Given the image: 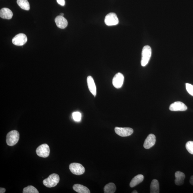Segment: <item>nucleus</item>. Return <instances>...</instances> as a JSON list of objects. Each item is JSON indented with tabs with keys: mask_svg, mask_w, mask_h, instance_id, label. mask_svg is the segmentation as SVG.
<instances>
[{
	"mask_svg": "<svg viewBox=\"0 0 193 193\" xmlns=\"http://www.w3.org/2000/svg\"><path fill=\"white\" fill-rule=\"evenodd\" d=\"M60 180L59 176L56 173H53L44 179L43 181V184L48 188H53L56 186Z\"/></svg>",
	"mask_w": 193,
	"mask_h": 193,
	"instance_id": "f257e3e1",
	"label": "nucleus"
},
{
	"mask_svg": "<svg viewBox=\"0 0 193 193\" xmlns=\"http://www.w3.org/2000/svg\"><path fill=\"white\" fill-rule=\"evenodd\" d=\"M20 139V133L16 130L11 131L7 134L6 142L9 146H13L18 142Z\"/></svg>",
	"mask_w": 193,
	"mask_h": 193,
	"instance_id": "f03ea898",
	"label": "nucleus"
},
{
	"mask_svg": "<svg viewBox=\"0 0 193 193\" xmlns=\"http://www.w3.org/2000/svg\"><path fill=\"white\" fill-rule=\"evenodd\" d=\"M152 54L151 48L149 45L145 46L143 48L142 52V58L141 60V66H146L150 61Z\"/></svg>",
	"mask_w": 193,
	"mask_h": 193,
	"instance_id": "7ed1b4c3",
	"label": "nucleus"
},
{
	"mask_svg": "<svg viewBox=\"0 0 193 193\" xmlns=\"http://www.w3.org/2000/svg\"><path fill=\"white\" fill-rule=\"evenodd\" d=\"M69 169L73 174L77 175L83 174L85 171V167L81 164L77 163H72L70 164Z\"/></svg>",
	"mask_w": 193,
	"mask_h": 193,
	"instance_id": "20e7f679",
	"label": "nucleus"
},
{
	"mask_svg": "<svg viewBox=\"0 0 193 193\" xmlns=\"http://www.w3.org/2000/svg\"><path fill=\"white\" fill-rule=\"evenodd\" d=\"M49 147L47 144H43L40 145L36 150L37 155L43 158L47 157L50 154Z\"/></svg>",
	"mask_w": 193,
	"mask_h": 193,
	"instance_id": "39448f33",
	"label": "nucleus"
},
{
	"mask_svg": "<svg viewBox=\"0 0 193 193\" xmlns=\"http://www.w3.org/2000/svg\"><path fill=\"white\" fill-rule=\"evenodd\" d=\"M104 22L107 26H115L118 23L119 20L115 13H110L105 17Z\"/></svg>",
	"mask_w": 193,
	"mask_h": 193,
	"instance_id": "423d86ee",
	"label": "nucleus"
},
{
	"mask_svg": "<svg viewBox=\"0 0 193 193\" xmlns=\"http://www.w3.org/2000/svg\"><path fill=\"white\" fill-rule=\"evenodd\" d=\"M27 41V38L25 34L20 33L13 38L12 42L13 44L18 46H22L25 44Z\"/></svg>",
	"mask_w": 193,
	"mask_h": 193,
	"instance_id": "0eeeda50",
	"label": "nucleus"
},
{
	"mask_svg": "<svg viewBox=\"0 0 193 193\" xmlns=\"http://www.w3.org/2000/svg\"><path fill=\"white\" fill-rule=\"evenodd\" d=\"M116 134L120 136L127 137L131 135L133 132V130L129 127H116L114 129Z\"/></svg>",
	"mask_w": 193,
	"mask_h": 193,
	"instance_id": "6e6552de",
	"label": "nucleus"
},
{
	"mask_svg": "<svg viewBox=\"0 0 193 193\" xmlns=\"http://www.w3.org/2000/svg\"><path fill=\"white\" fill-rule=\"evenodd\" d=\"M124 76L121 73H118L114 76L112 80L113 85L116 89H120L123 85Z\"/></svg>",
	"mask_w": 193,
	"mask_h": 193,
	"instance_id": "1a4fd4ad",
	"label": "nucleus"
},
{
	"mask_svg": "<svg viewBox=\"0 0 193 193\" xmlns=\"http://www.w3.org/2000/svg\"><path fill=\"white\" fill-rule=\"evenodd\" d=\"M188 109L186 105L181 102H176L170 105L169 107V109L171 111H186Z\"/></svg>",
	"mask_w": 193,
	"mask_h": 193,
	"instance_id": "9d476101",
	"label": "nucleus"
},
{
	"mask_svg": "<svg viewBox=\"0 0 193 193\" xmlns=\"http://www.w3.org/2000/svg\"><path fill=\"white\" fill-rule=\"evenodd\" d=\"M156 142L155 135L153 134H150L145 139L144 144V148L146 149H150L154 146Z\"/></svg>",
	"mask_w": 193,
	"mask_h": 193,
	"instance_id": "9b49d317",
	"label": "nucleus"
},
{
	"mask_svg": "<svg viewBox=\"0 0 193 193\" xmlns=\"http://www.w3.org/2000/svg\"><path fill=\"white\" fill-rule=\"evenodd\" d=\"M88 86L90 92L95 97L96 96V87L93 78L91 76H89L87 78Z\"/></svg>",
	"mask_w": 193,
	"mask_h": 193,
	"instance_id": "f8f14e48",
	"label": "nucleus"
},
{
	"mask_svg": "<svg viewBox=\"0 0 193 193\" xmlns=\"http://www.w3.org/2000/svg\"><path fill=\"white\" fill-rule=\"evenodd\" d=\"M55 22L57 26L61 29L66 28L68 26L67 20L64 16H57L55 19Z\"/></svg>",
	"mask_w": 193,
	"mask_h": 193,
	"instance_id": "ddd939ff",
	"label": "nucleus"
},
{
	"mask_svg": "<svg viewBox=\"0 0 193 193\" xmlns=\"http://www.w3.org/2000/svg\"><path fill=\"white\" fill-rule=\"evenodd\" d=\"M175 176L176 179L175 182L176 185L177 186H180L183 184L185 178V176L184 173L181 171H177L175 173Z\"/></svg>",
	"mask_w": 193,
	"mask_h": 193,
	"instance_id": "4468645a",
	"label": "nucleus"
},
{
	"mask_svg": "<svg viewBox=\"0 0 193 193\" xmlns=\"http://www.w3.org/2000/svg\"><path fill=\"white\" fill-rule=\"evenodd\" d=\"M13 16V13L10 9L4 8L0 11V17L1 18L10 20Z\"/></svg>",
	"mask_w": 193,
	"mask_h": 193,
	"instance_id": "2eb2a0df",
	"label": "nucleus"
},
{
	"mask_svg": "<svg viewBox=\"0 0 193 193\" xmlns=\"http://www.w3.org/2000/svg\"><path fill=\"white\" fill-rule=\"evenodd\" d=\"M144 179V176L142 175H138L135 176L132 179L130 183V186L133 188L142 182Z\"/></svg>",
	"mask_w": 193,
	"mask_h": 193,
	"instance_id": "dca6fc26",
	"label": "nucleus"
},
{
	"mask_svg": "<svg viewBox=\"0 0 193 193\" xmlns=\"http://www.w3.org/2000/svg\"><path fill=\"white\" fill-rule=\"evenodd\" d=\"M73 190L79 193H90V191L86 187L79 184L74 185L73 187Z\"/></svg>",
	"mask_w": 193,
	"mask_h": 193,
	"instance_id": "f3484780",
	"label": "nucleus"
},
{
	"mask_svg": "<svg viewBox=\"0 0 193 193\" xmlns=\"http://www.w3.org/2000/svg\"><path fill=\"white\" fill-rule=\"evenodd\" d=\"M150 192L151 193H159L160 192L159 182L157 179H153L151 183Z\"/></svg>",
	"mask_w": 193,
	"mask_h": 193,
	"instance_id": "a211bd4d",
	"label": "nucleus"
},
{
	"mask_svg": "<svg viewBox=\"0 0 193 193\" xmlns=\"http://www.w3.org/2000/svg\"><path fill=\"white\" fill-rule=\"evenodd\" d=\"M116 185L113 183H110L105 185L104 188V193H114L116 191Z\"/></svg>",
	"mask_w": 193,
	"mask_h": 193,
	"instance_id": "6ab92c4d",
	"label": "nucleus"
},
{
	"mask_svg": "<svg viewBox=\"0 0 193 193\" xmlns=\"http://www.w3.org/2000/svg\"><path fill=\"white\" fill-rule=\"evenodd\" d=\"M17 2L22 9L26 11L30 10V4L27 0H17Z\"/></svg>",
	"mask_w": 193,
	"mask_h": 193,
	"instance_id": "aec40b11",
	"label": "nucleus"
},
{
	"mask_svg": "<svg viewBox=\"0 0 193 193\" xmlns=\"http://www.w3.org/2000/svg\"><path fill=\"white\" fill-rule=\"evenodd\" d=\"M23 193H39V191L35 187L32 186H28L23 189Z\"/></svg>",
	"mask_w": 193,
	"mask_h": 193,
	"instance_id": "412c9836",
	"label": "nucleus"
},
{
	"mask_svg": "<svg viewBox=\"0 0 193 193\" xmlns=\"http://www.w3.org/2000/svg\"><path fill=\"white\" fill-rule=\"evenodd\" d=\"M186 148L189 153L193 154V141H189L186 144Z\"/></svg>",
	"mask_w": 193,
	"mask_h": 193,
	"instance_id": "4be33fe9",
	"label": "nucleus"
},
{
	"mask_svg": "<svg viewBox=\"0 0 193 193\" xmlns=\"http://www.w3.org/2000/svg\"><path fill=\"white\" fill-rule=\"evenodd\" d=\"M73 118L74 121L79 122L81 119V114L78 112H74L72 114Z\"/></svg>",
	"mask_w": 193,
	"mask_h": 193,
	"instance_id": "5701e85b",
	"label": "nucleus"
},
{
	"mask_svg": "<svg viewBox=\"0 0 193 193\" xmlns=\"http://www.w3.org/2000/svg\"><path fill=\"white\" fill-rule=\"evenodd\" d=\"M186 89L187 91L190 95L193 96V86L189 83H186Z\"/></svg>",
	"mask_w": 193,
	"mask_h": 193,
	"instance_id": "b1692460",
	"label": "nucleus"
},
{
	"mask_svg": "<svg viewBox=\"0 0 193 193\" xmlns=\"http://www.w3.org/2000/svg\"><path fill=\"white\" fill-rule=\"evenodd\" d=\"M57 3L61 5L64 6L65 5L64 0H57Z\"/></svg>",
	"mask_w": 193,
	"mask_h": 193,
	"instance_id": "393cba45",
	"label": "nucleus"
},
{
	"mask_svg": "<svg viewBox=\"0 0 193 193\" xmlns=\"http://www.w3.org/2000/svg\"><path fill=\"white\" fill-rule=\"evenodd\" d=\"M5 188H0V193H4L5 192Z\"/></svg>",
	"mask_w": 193,
	"mask_h": 193,
	"instance_id": "a878e982",
	"label": "nucleus"
},
{
	"mask_svg": "<svg viewBox=\"0 0 193 193\" xmlns=\"http://www.w3.org/2000/svg\"><path fill=\"white\" fill-rule=\"evenodd\" d=\"M190 182L191 185H193V176H191L190 179Z\"/></svg>",
	"mask_w": 193,
	"mask_h": 193,
	"instance_id": "bb28decb",
	"label": "nucleus"
},
{
	"mask_svg": "<svg viewBox=\"0 0 193 193\" xmlns=\"http://www.w3.org/2000/svg\"><path fill=\"white\" fill-rule=\"evenodd\" d=\"M132 193H137L138 192H137V191L136 190H134L132 192Z\"/></svg>",
	"mask_w": 193,
	"mask_h": 193,
	"instance_id": "cd10ccee",
	"label": "nucleus"
},
{
	"mask_svg": "<svg viewBox=\"0 0 193 193\" xmlns=\"http://www.w3.org/2000/svg\"><path fill=\"white\" fill-rule=\"evenodd\" d=\"M60 16H64V13H61V14H60Z\"/></svg>",
	"mask_w": 193,
	"mask_h": 193,
	"instance_id": "c85d7f7f",
	"label": "nucleus"
}]
</instances>
